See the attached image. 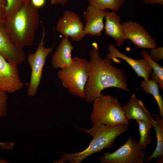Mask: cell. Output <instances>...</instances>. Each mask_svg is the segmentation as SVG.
Masks as SVG:
<instances>
[{"label": "cell", "instance_id": "1", "mask_svg": "<svg viewBox=\"0 0 163 163\" xmlns=\"http://www.w3.org/2000/svg\"><path fill=\"white\" fill-rule=\"evenodd\" d=\"M89 50V75L85 88V98L88 104H92L104 89L115 87L128 91L125 72L112 65V59L100 57L97 44H92Z\"/></svg>", "mask_w": 163, "mask_h": 163}, {"label": "cell", "instance_id": "2", "mask_svg": "<svg viewBox=\"0 0 163 163\" xmlns=\"http://www.w3.org/2000/svg\"><path fill=\"white\" fill-rule=\"evenodd\" d=\"M39 22L38 8L30 1L13 17L5 18L3 25L12 43L23 49L33 44Z\"/></svg>", "mask_w": 163, "mask_h": 163}, {"label": "cell", "instance_id": "3", "mask_svg": "<svg viewBox=\"0 0 163 163\" xmlns=\"http://www.w3.org/2000/svg\"><path fill=\"white\" fill-rule=\"evenodd\" d=\"M128 126L122 125L110 126L103 124H94L92 128L87 130L77 128L85 133L92 136L93 138L88 147L81 152L72 154L64 153L57 163H80L88 157L103 149L112 148L116 139L127 131Z\"/></svg>", "mask_w": 163, "mask_h": 163}, {"label": "cell", "instance_id": "4", "mask_svg": "<svg viewBox=\"0 0 163 163\" xmlns=\"http://www.w3.org/2000/svg\"><path fill=\"white\" fill-rule=\"evenodd\" d=\"M92 104L90 118L91 123L110 126L130 124L117 97L101 93Z\"/></svg>", "mask_w": 163, "mask_h": 163}, {"label": "cell", "instance_id": "5", "mask_svg": "<svg viewBox=\"0 0 163 163\" xmlns=\"http://www.w3.org/2000/svg\"><path fill=\"white\" fill-rule=\"evenodd\" d=\"M89 61L75 56L72 63L57 72L62 86L72 94L85 98V88L89 75Z\"/></svg>", "mask_w": 163, "mask_h": 163}, {"label": "cell", "instance_id": "6", "mask_svg": "<svg viewBox=\"0 0 163 163\" xmlns=\"http://www.w3.org/2000/svg\"><path fill=\"white\" fill-rule=\"evenodd\" d=\"M42 34L40 41L36 52L30 53L27 56L28 63L31 69L30 80L27 88V94L30 97H34L37 94L43 75V68L45 64L47 56L53 50V44L50 48L44 46V40L46 32L44 27L41 21Z\"/></svg>", "mask_w": 163, "mask_h": 163}, {"label": "cell", "instance_id": "7", "mask_svg": "<svg viewBox=\"0 0 163 163\" xmlns=\"http://www.w3.org/2000/svg\"><path fill=\"white\" fill-rule=\"evenodd\" d=\"M143 150L140 147L138 141L130 136L116 151L105 152L98 159L101 163H143L146 152Z\"/></svg>", "mask_w": 163, "mask_h": 163}, {"label": "cell", "instance_id": "8", "mask_svg": "<svg viewBox=\"0 0 163 163\" xmlns=\"http://www.w3.org/2000/svg\"><path fill=\"white\" fill-rule=\"evenodd\" d=\"M84 27L83 23L77 13L66 10L58 20L56 30L65 37H69L73 41L79 42L86 36Z\"/></svg>", "mask_w": 163, "mask_h": 163}, {"label": "cell", "instance_id": "9", "mask_svg": "<svg viewBox=\"0 0 163 163\" xmlns=\"http://www.w3.org/2000/svg\"><path fill=\"white\" fill-rule=\"evenodd\" d=\"M18 65L8 62L0 54V89L12 94L23 87L24 84L19 77Z\"/></svg>", "mask_w": 163, "mask_h": 163}, {"label": "cell", "instance_id": "10", "mask_svg": "<svg viewBox=\"0 0 163 163\" xmlns=\"http://www.w3.org/2000/svg\"><path fill=\"white\" fill-rule=\"evenodd\" d=\"M125 36L140 48L151 49L157 43L142 25L131 20L122 24Z\"/></svg>", "mask_w": 163, "mask_h": 163}, {"label": "cell", "instance_id": "11", "mask_svg": "<svg viewBox=\"0 0 163 163\" xmlns=\"http://www.w3.org/2000/svg\"><path fill=\"white\" fill-rule=\"evenodd\" d=\"M108 49L109 53L106 55L107 57L117 62L119 61L117 58L124 60L132 67L139 77H142L144 80L146 81L149 79V75H151L152 69L146 59L144 58L140 59L131 58L120 52L112 44L109 45Z\"/></svg>", "mask_w": 163, "mask_h": 163}, {"label": "cell", "instance_id": "12", "mask_svg": "<svg viewBox=\"0 0 163 163\" xmlns=\"http://www.w3.org/2000/svg\"><path fill=\"white\" fill-rule=\"evenodd\" d=\"M3 21H0V54L10 63L22 64L25 60L24 51L12 43L4 28Z\"/></svg>", "mask_w": 163, "mask_h": 163}, {"label": "cell", "instance_id": "13", "mask_svg": "<svg viewBox=\"0 0 163 163\" xmlns=\"http://www.w3.org/2000/svg\"><path fill=\"white\" fill-rule=\"evenodd\" d=\"M107 11L100 9L92 6L89 5L83 14L86 24L84 27L85 36L90 34L95 36L101 35L104 28L103 19Z\"/></svg>", "mask_w": 163, "mask_h": 163}, {"label": "cell", "instance_id": "14", "mask_svg": "<svg viewBox=\"0 0 163 163\" xmlns=\"http://www.w3.org/2000/svg\"><path fill=\"white\" fill-rule=\"evenodd\" d=\"M74 48L68 37H63L52 56V67L55 69H63L69 66L72 61L71 52Z\"/></svg>", "mask_w": 163, "mask_h": 163}, {"label": "cell", "instance_id": "15", "mask_svg": "<svg viewBox=\"0 0 163 163\" xmlns=\"http://www.w3.org/2000/svg\"><path fill=\"white\" fill-rule=\"evenodd\" d=\"M105 18V34L113 38L117 46L120 47L125 41L128 40L121 24L120 17L116 11H107Z\"/></svg>", "mask_w": 163, "mask_h": 163}, {"label": "cell", "instance_id": "16", "mask_svg": "<svg viewBox=\"0 0 163 163\" xmlns=\"http://www.w3.org/2000/svg\"><path fill=\"white\" fill-rule=\"evenodd\" d=\"M122 107L125 117L128 120L151 121L150 114L142 101L139 100L134 94L131 96L128 103Z\"/></svg>", "mask_w": 163, "mask_h": 163}, {"label": "cell", "instance_id": "17", "mask_svg": "<svg viewBox=\"0 0 163 163\" xmlns=\"http://www.w3.org/2000/svg\"><path fill=\"white\" fill-rule=\"evenodd\" d=\"M151 121L155 130L157 144L152 154L145 158V162L150 161L153 158L156 159L157 163H163V118H161L158 114L152 113L150 115Z\"/></svg>", "mask_w": 163, "mask_h": 163}, {"label": "cell", "instance_id": "18", "mask_svg": "<svg viewBox=\"0 0 163 163\" xmlns=\"http://www.w3.org/2000/svg\"><path fill=\"white\" fill-rule=\"evenodd\" d=\"M140 86L145 93L152 95L155 99L158 106L159 115L163 118V100L159 92V86L155 81L151 79L142 80Z\"/></svg>", "mask_w": 163, "mask_h": 163}, {"label": "cell", "instance_id": "19", "mask_svg": "<svg viewBox=\"0 0 163 163\" xmlns=\"http://www.w3.org/2000/svg\"><path fill=\"white\" fill-rule=\"evenodd\" d=\"M141 54L146 60L153 70L151 74V79L158 84L161 90L163 89V68L150 57L146 50L142 51Z\"/></svg>", "mask_w": 163, "mask_h": 163}, {"label": "cell", "instance_id": "20", "mask_svg": "<svg viewBox=\"0 0 163 163\" xmlns=\"http://www.w3.org/2000/svg\"><path fill=\"white\" fill-rule=\"evenodd\" d=\"M139 125L140 139L138 143L140 147L144 149L151 142V129L152 125L151 121L136 120Z\"/></svg>", "mask_w": 163, "mask_h": 163}, {"label": "cell", "instance_id": "21", "mask_svg": "<svg viewBox=\"0 0 163 163\" xmlns=\"http://www.w3.org/2000/svg\"><path fill=\"white\" fill-rule=\"evenodd\" d=\"M89 5L97 8L106 10L108 9L113 11H117L122 7L125 0H88Z\"/></svg>", "mask_w": 163, "mask_h": 163}, {"label": "cell", "instance_id": "22", "mask_svg": "<svg viewBox=\"0 0 163 163\" xmlns=\"http://www.w3.org/2000/svg\"><path fill=\"white\" fill-rule=\"evenodd\" d=\"M31 0H6L7 5L5 13V18L13 17Z\"/></svg>", "mask_w": 163, "mask_h": 163}, {"label": "cell", "instance_id": "23", "mask_svg": "<svg viewBox=\"0 0 163 163\" xmlns=\"http://www.w3.org/2000/svg\"><path fill=\"white\" fill-rule=\"evenodd\" d=\"M8 99V96L6 92L0 89V119L7 115Z\"/></svg>", "mask_w": 163, "mask_h": 163}, {"label": "cell", "instance_id": "24", "mask_svg": "<svg viewBox=\"0 0 163 163\" xmlns=\"http://www.w3.org/2000/svg\"><path fill=\"white\" fill-rule=\"evenodd\" d=\"M151 58L155 61H158L163 59V47H157L156 46L151 49Z\"/></svg>", "mask_w": 163, "mask_h": 163}, {"label": "cell", "instance_id": "25", "mask_svg": "<svg viewBox=\"0 0 163 163\" xmlns=\"http://www.w3.org/2000/svg\"><path fill=\"white\" fill-rule=\"evenodd\" d=\"M6 5V0H0V21H3L5 19V13Z\"/></svg>", "mask_w": 163, "mask_h": 163}, {"label": "cell", "instance_id": "26", "mask_svg": "<svg viewBox=\"0 0 163 163\" xmlns=\"http://www.w3.org/2000/svg\"><path fill=\"white\" fill-rule=\"evenodd\" d=\"M13 143L11 142H0V148L6 150L10 149L13 148Z\"/></svg>", "mask_w": 163, "mask_h": 163}, {"label": "cell", "instance_id": "27", "mask_svg": "<svg viewBox=\"0 0 163 163\" xmlns=\"http://www.w3.org/2000/svg\"><path fill=\"white\" fill-rule=\"evenodd\" d=\"M32 4L37 8L43 6L45 4V0H31Z\"/></svg>", "mask_w": 163, "mask_h": 163}, {"label": "cell", "instance_id": "28", "mask_svg": "<svg viewBox=\"0 0 163 163\" xmlns=\"http://www.w3.org/2000/svg\"><path fill=\"white\" fill-rule=\"evenodd\" d=\"M145 3L148 4L163 5V0H142Z\"/></svg>", "mask_w": 163, "mask_h": 163}, {"label": "cell", "instance_id": "29", "mask_svg": "<svg viewBox=\"0 0 163 163\" xmlns=\"http://www.w3.org/2000/svg\"><path fill=\"white\" fill-rule=\"evenodd\" d=\"M51 3L52 5L60 4L64 5L69 0H50Z\"/></svg>", "mask_w": 163, "mask_h": 163}, {"label": "cell", "instance_id": "30", "mask_svg": "<svg viewBox=\"0 0 163 163\" xmlns=\"http://www.w3.org/2000/svg\"><path fill=\"white\" fill-rule=\"evenodd\" d=\"M7 161L4 159L0 158V163H7Z\"/></svg>", "mask_w": 163, "mask_h": 163}]
</instances>
